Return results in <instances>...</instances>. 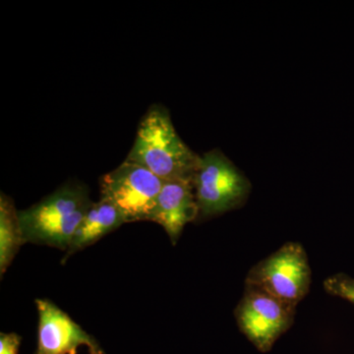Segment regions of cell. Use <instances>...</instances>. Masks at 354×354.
Wrapping results in <instances>:
<instances>
[{"label": "cell", "instance_id": "1", "mask_svg": "<svg viewBox=\"0 0 354 354\" xmlns=\"http://www.w3.org/2000/svg\"><path fill=\"white\" fill-rule=\"evenodd\" d=\"M199 158L177 134L169 111L155 104L142 118L127 160L164 181H193Z\"/></svg>", "mask_w": 354, "mask_h": 354}, {"label": "cell", "instance_id": "2", "mask_svg": "<svg viewBox=\"0 0 354 354\" xmlns=\"http://www.w3.org/2000/svg\"><path fill=\"white\" fill-rule=\"evenodd\" d=\"M92 204L85 186L65 184L41 202L19 211L25 242L68 250Z\"/></svg>", "mask_w": 354, "mask_h": 354}, {"label": "cell", "instance_id": "3", "mask_svg": "<svg viewBox=\"0 0 354 354\" xmlns=\"http://www.w3.org/2000/svg\"><path fill=\"white\" fill-rule=\"evenodd\" d=\"M199 218L221 216L245 204L251 183L218 149L200 156L194 180Z\"/></svg>", "mask_w": 354, "mask_h": 354}, {"label": "cell", "instance_id": "4", "mask_svg": "<svg viewBox=\"0 0 354 354\" xmlns=\"http://www.w3.org/2000/svg\"><path fill=\"white\" fill-rule=\"evenodd\" d=\"M312 283L308 255L301 244L288 241L261 260L247 274L245 285L255 286L297 307Z\"/></svg>", "mask_w": 354, "mask_h": 354}, {"label": "cell", "instance_id": "5", "mask_svg": "<svg viewBox=\"0 0 354 354\" xmlns=\"http://www.w3.org/2000/svg\"><path fill=\"white\" fill-rule=\"evenodd\" d=\"M297 307L266 291L245 285L234 309L239 329L260 353H267L295 322Z\"/></svg>", "mask_w": 354, "mask_h": 354}, {"label": "cell", "instance_id": "6", "mask_svg": "<svg viewBox=\"0 0 354 354\" xmlns=\"http://www.w3.org/2000/svg\"><path fill=\"white\" fill-rule=\"evenodd\" d=\"M165 181L125 160L101 179V198L113 205L127 223L148 221Z\"/></svg>", "mask_w": 354, "mask_h": 354}, {"label": "cell", "instance_id": "7", "mask_svg": "<svg viewBox=\"0 0 354 354\" xmlns=\"http://www.w3.org/2000/svg\"><path fill=\"white\" fill-rule=\"evenodd\" d=\"M36 307L39 315L36 354H77V348L82 346L90 354H106L93 335L53 302L36 299Z\"/></svg>", "mask_w": 354, "mask_h": 354}, {"label": "cell", "instance_id": "8", "mask_svg": "<svg viewBox=\"0 0 354 354\" xmlns=\"http://www.w3.org/2000/svg\"><path fill=\"white\" fill-rule=\"evenodd\" d=\"M199 218L193 181H165L148 221L158 223L176 244L187 223Z\"/></svg>", "mask_w": 354, "mask_h": 354}, {"label": "cell", "instance_id": "9", "mask_svg": "<svg viewBox=\"0 0 354 354\" xmlns=\"http://www.w3.org/2000/svg\"><path fill=\"white\" fill-rule=\"evenodd\" d=\"M124 223H127V221L120 212L111 203L101 198L99 202L93 203L84 216L65 258L67 259L76 251L92 245Z\"/></svg>", "mask_w": 354, "mask_h": 354}, {"label": "cell", "instance_id": "10", "mask_svg": "<svg viewBox=\"0 0 354 354\" xmlns=\"http://www.w3.org/2000/svg\"><path fill=\"white\" fill-rule=\"evenodd\" d=\"M26 243L19 220V211L4 193L0 196V274L3 276L20 247Z\"/></svg>", "mask_w": 354, "mask_h": 354}, {"label": "cell", "instance_id": "11", "mask_svg": "<svg viewBox=\"0 0 354 354\" xmlns=\"http://www.w3.org/2000/svg\"><path fill=\"white\" fill-rule=\"evenodd\" d=\"M324 288L333 297H341L354 304V279L346 274H335L324 281Z\"/></svg>", "mask_w": 354, "mask_h": 354}, {"label": "cell", "instance_id": "12", "mask_svg": "<svg viewBox=\"0 0 354 354\" xmlns=\"http://www.w3.org/2000/svg\"><path fill=\"white\" fill-rule=\"evenodd\" d=\"M21 346V337L19 335L3 334L0 335V354H18Z\"/></svg>", "mask_w": 354, "mask_h": 354}]
</instances>
